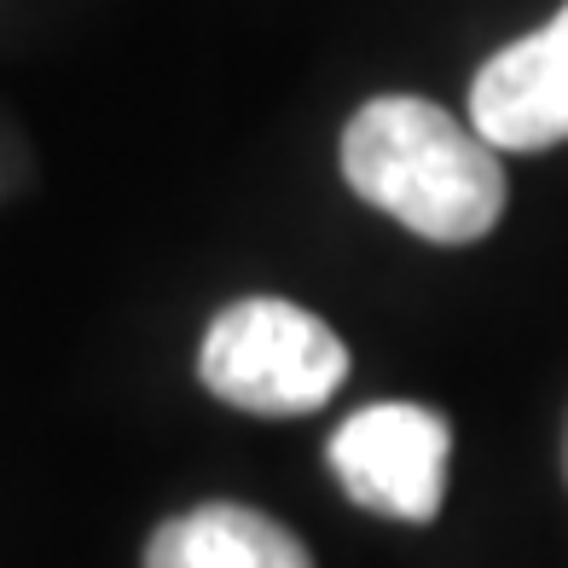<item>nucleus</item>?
<instances>
[{
	"instance_id": "obj_3",
	"label": "nucleus",
	"mask_w": 568,
	"mask_h": 568,
	"mask_svg": "<svg viewBox=\"0 0 568 568\" xmlns=\"http://www.w3.org/2000/svg\"><path fill=\"white\" fill-rule=\"evenodd\" d=\"M453 429L442 412L412 400H377L331 435V470L343 494L395 523H429L447 494Z\"/></svg>"
},
{
	"instance_id": "obj_5",
	"label": "nucleus",
	"mask_w": 568,
	"mask_h": 568,
	"mask_svg": "<svg viewBox=\"0 0 568 568\" xmlns=\"http://www.w3.org/2000/svg\"><path fill=\"white\" fill-rule=\"evenodd\" d=\"M145 568H314V557L273 516L215 499L151 534Z\"/></svg>"
},
{
	"instance_id": "obj_4",
	"label": "nucleus",
	"mask_w": 568,
	"mask_h": 568,
	"mask_svg": "<svg viewBox=\"0 0 568 568\" xmlns=\"http://www.w3.org/2000/svg\"><path fill=\"white\" fill-rule=\"evenodd\" d=\"M470 128L494 151H546L568 140V7L476 70Z\"/></svg>"
},
{
	"instance_id": "obj_1",
	"label": "nucleus",
	"mask_w": 568,
	"mask_h": 568,
	"mask_svg": "<svg viewBox=\"0 0 568 568\" xmlns=\"http://www.w3.org/2000/svg\"><path fill=\"white\" fill-rule=\"evenodd\" d=\"M343 174L366 203L435 244H476L505 215L499 151L412 93H383L354 111Z\"/></svg>"
},
{
	"instance_id": "obj_2",
	"label": "nucleus",
	"mask_w": 568,
	"mask_h": 568,
	"mask_svg": "<svg viewBox=\"0 0 568 568\" xmlns=\"http://www.w3.org/2000/svg\"><path fill=\"white\" fill-rule=\"evenodd\" d=\"M197 372L210 383V395H221L226 406L262 412V418H296V412H314L343 389L348 348L307 307L250 296L215 314Z\"/></svg>"
}]
</instances>
